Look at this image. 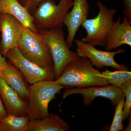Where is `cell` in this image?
Segmentation results:
<instances>
[{"label": "cell", "mask_w": 131, "mask_h": 131, "mask_svg": "<svg viewBox=\"0 0 131 131\" xmlns=\"http://www.w3.org/2000/svg\"><path fill=\"white\" fill-rule=\"evenodd\" d=\"M0 97L7 114L18 117L26 115L27 104L0 76Z\"/></svg>", "instance_id": "13"}, {"label": "cell", "mask_w": 131, "mask_h": 131, "mask_svg": "<svg viewBox=\"0 0 131 131\" xmlns=\"http://www.w3.org/2000/svg\"><path fill=\"white\" fill-rule=\"evenodd\" d=\"M4 57L20 71L30 85L40 81L55 80L54 66L49 68L39 66L26 58L17 47L9 50Z\"/></svg>", "instance_id": "7"}, {"label": "cell", "mask_w": 131, "mask_h": 131, "mask_svg": "<svg viewBox=\"0 0 131 131\" xmlns=\"http://www.w3.org/2000/svg\"><path fill=\"white\" fill-rule=\"evenodd\" d=\"M25 26L14 16L0 13V52L3 56L9 50L17 47L18 40Z\"/></svg>", "instance_id": "10"}, {"label": "cell", "mask_w": 131, "mask_h": 131, "mask_svg": "<svg viewBox=\"0 0 131 131\" xmlns=\"http://www.w3.org/2000/svg\"><path fill=\"white\" fill-rule=\"evenodd\" d=\"M70 126L58 115L51 114L39 119L30 120L26 131H68Z\"/></svg>", "instance_id": "16"}, {"label": "cell", "mask_w": 131, "mask_h": 131, "mask_svg": "<svg viewBox=\"0 0 131 131\" xmlns=\"http://www.w3.org/2000/svg\"><path fill=\"white\" fill-rule=\"evenodd\" d=\"M18 1L19 2L21 5H22L24 6L26 1V0H18Z\"/></svg>", "instance_id": "26"}, {"label": "cell", "mask_w": 131, "mask_h": 131, "mask_svg": "<svg viewBox=\"0 0 131 131\" xmlns=\"http://www.w3.org/2000/svg\"><path fill=\"white\" fill-rule=\"evenodd\" d=\"M121 21L119 17L110 31L105 47L107 51L117 49L122 45L131 46V24L125 16Z\"/></svg>", "instance_id": "14"}, {"label": "cell", "mask_w": 131, "mask_h": 131, "mask_svg": "<svg viewBox=\"0 0 131 131\" xmlns=\"http://www.w3.org/2000/svg\"><path fill=\"white\" fill-rule=\"evenodd\" d=\"M102 76L109 84L121 88L123 84L131 80V72L128 70H118L114 71L106 70L101 73Z\"/></svg>", "instance_id": "18"}, {"label": "cell", "mask_w": 131, "mask_h": 131, "mask_svg": "<svg viewBox=\"0 0 131 131\" xmlns=\"http://www.w3.org/2000/svg\"><path fill=\"white\" fill-rule=\"evenodd\" d=\"M0 13L14 16L26 27L35 32H38L34 24L32 15L18 0H0Z\"/></svg>", "instance_id": "15"}, {"label": "cell", "mask_w": 131, "mask_h": 131, "mask_svg": "<svg viewBox=\"0 0 131 131\" xmlns=\"http://www.w3.org/2000/svg\"><path fill=\"white\" fill-rule=\"evenodd\" d=\"M17 47L26 58L39 66L44 68L54 66L49 46L38 32L25 26Z\"/></svg>", "instance_id": "5"}, {"label": "cell", "mask_w": 131, "mask_h": 131, "mask_svg": "<svg viewBox=\"0 0 131 131\" xmlns=\"http://www.w3.org/2000/svg\"><path fill=\"white\" fill-rule=\"evenodd\" d=\"M73 8L64 18L63 24L68 28V35L66 40L69 48L72 47L76 34L79 27L88 19L90 10L88 0H74Z\"/></svg>", "instance_id": "11"}, {"label": "cell", "mask_w": 131, "mask_h": 131, "mask_svg": "<svg viewBox=\"0 0 131 131\" xmlns=\"http://www.w3.org/2000/svg\"><path fill=\"white\" fill-rule=\"evenodd\" d=\"M38 32L47 43L53 59L55 80H57L66 66L81 57L76 52L70 50L64 39L62 26L49 29H41Z\"/></svg>", "instance_id": "3"}, {"label": "cell", "mask_w": 131, "mask_h": 131, "mask_svg": "<svg viewBox=\"0 0 131 131\" xmlns=\"http://www.w3.org/2000/svg\"><path fill=\"white\" fill-rule=\"evenodd\" d=\"M30 121L27 115L21 117L7 115L0 120V131H26Z\"/></svg>", "instance_id": "17"}, {"label": "cell", "mask_w": 131, "mask_h": 131, "mask_svg": "<svg viewBox=\"0 0 131 131\" xmlns=\"http://www.w3.org/2000/svg\"><path fill=\"white\" fill-rule=\"evenodd\" d=\"M125 98V95L124 94L121 101L116 106L114 117L109 129L110 131H119L124 129V125L122 122Z\"/></svg>", "instance_id": "19"}, {"label": "cell", "mask_w": 131, "mask_h": 131, "mask_svg": "<svg viewBox=\"0 0 131 131\" xmlns=\"http://www.w3.org/2000/svg\"><path fill=\"white\" fill-rule=\"evenodd\" d=\"M73 1L60 0L58 5L54 0L41 2L32 15L38 31L62 26L65 15L73 6Z\"/></svg>", "instance_id": "6"}, {"label": "cell", "mask_w": 131, "mask_h": 131, "mask_svg": "<svg viewBox=\"0 0 131 131\" xmlns=\"http://www.w3.org/2000/svg\"><path fill=\"white\" fill-rule=\"evenodd\" d=\"M63 88L54 81H42L30 86L27 115L30 121L39 119L49 115V103Z\"/></svg>", "instance_id": "2"}, {"label": "cell", "mask_w": 131, "mask_h": 131, "mask_svg": "<svg viewBox=\"0 0 131 131\" xmlns=\"http://www.w3.org/2000/svg\"><path fill=\"white\" fill-rule=\"evenodd\" d=\"M44 0H26L24 6L27 8L31 15L41 2Z\"/></svg>", "instance_id": "21"}, {"label": "cell", "mask_w": 131, "mask_h": 131, "mask_svg": "<svg viewBox=\"0 0 131 131\" xmlns=\"http://www.w3.org/2000/svg\"><path fill=\"white\" fill-rule=\"evenodd\" d=\"M0 76L23 101L28 104L30 85L18 68L9 61H6L0 70Z\"/></svg>", "instance_id": "12"}, {"label": "cell", "mask_w": 131, "mask_h": 131, "mask_svg": "<svg viewBox=\"0 0 131 131\" xmlns=\"http://www.w3.org/2000/svg\"><path fill=\"white\" fill-rule=\"evenodd\" d=\"M7 113L0 97V120L7 115Z\"/></svg>", "instance_id": "23"}, {"label": "cell", "mask_w": 131, "mask_h": 131, "mask_svg": "<svg viewBox=\"0 0 131 131\" xmlns=\"http://www.w3.org/2000/svg\"><path fill=\"white\" fill-rule=\"evenodd\" d=\"M6 60L0 52V70L3 67Z\"/></svg>", "instance_id": "24"}, {"label": "cell", "mask_w": 131, "mask_h": 131, "mask_svg": "<svg viewBox=\"0 0 131 131\" xmlns=\"http://www.w3.org/2000/svg\"><path fill=\"white\" fill-rule=\"evenodd\" d=\"M121 89L126 96L123 110V121H125L131 113V80L124 83Z\"/></svg>", "instance_id": "20"}, {"label": "cell", "mask_w": 131, "mask_h": 131, "mask_svg": "<svg viewBox=\"0 0 131 131\" xmlns=\"http://www.w3.org/2000/svg\"><path fill=\"white\" fill-rule=\"evenodd\" d=\"M75 42L77 46V53L80 57L88 58L93 66H96L98 69L111 67L118 70H128L125 66L117 63L114 59L117 54L124 52V49H119L115 51H103L96 49L94 46L81 40L77 39Z\"/></svg>", "instance_id": "8"}, {"label": "cell", "mask_w": 131, "mask_h": 131, "mask_svg": "<svg viewBox=\"0 0 131 131\" xmlns=\"http://www.w3.org/2000/svg\"><path fill=\"white\" fill-rule=\"evenodd\" d=\"M99 8L98 15L93 18L87 19L82 24L87 35L82 41L94 46L106 47L110 31L115 21L114 17L117 9L108 8L101 1L96 2Z\"/></svg>", "instance_id": "4"}, {"label": "cell", "mask_w": 131, "mask_h": 131, "mask_svg": "<svg viewBox=\"0 0 131 131\" xmlns=\"http://www.w3.org/2000/svg\"><path fill=\"white\" fill-rule=\"evenodd\" d=\"M74 94L82 95L83 104L89 106L97 97L107 98L111 101L112 105L116 106L121 101L124 94L121 90L109 84L102 86H94L82 88H69L62 93L63 100L68 96Z\"/></svg>", "instance_id": "9"}, {"label": "cell", "mask_w": 131, "mask_h": 131, "mask_svg": "<svg viewBox=\"0 0 131 131\" xmlns=\"http://www.w3.org/2000/svg\"><path fill=\"white\" fill-rule=\"evenodd\" d=\"M129 125L128 126L126 127V129H125V131H131V114H130L129 116Z\"/></svg>", "instance_id": "25"}, {"label": "cell", "mask_w": 131, "mask_h": 131, "mask_svg": "<svg viewBox=\"0 0 131 131\" xmlns=\"http://www.w3.org/2000/svg\"><path fill=\"white\" fill-rule=\"evenodd\" d=\"M57 83L70 88H82L109 84L98 70L93 67L90 60L81 57L66 66Z\"/></svg>", "instance_id": "1"}, {"label": "cell", "mask_w": 131, "mask_h": 131, "mask_svg": "<svg viewBox=\"0 0 131 131\" xmlns=\"http://www.w3.org/2000/svg\"><path fill=\"white\" fill-rule=\"evenodd\" d=\"M125 9L123 12L124 16L126 17L131 24V0H122Z\"/></svg>", "instance_id": "22"}]
</instances>
